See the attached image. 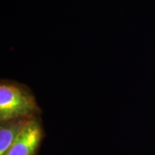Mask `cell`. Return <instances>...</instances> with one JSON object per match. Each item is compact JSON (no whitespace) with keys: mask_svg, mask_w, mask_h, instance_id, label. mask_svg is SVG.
I'll list each match as a JSON object with an SVG mask.
<instances>
[{"mask_svg":"<svg viewBox=\"0 0 155 155\" xmlns=\"http://www.w3.org/2000/svg\"><path fill=\"white\" fill-rule=\"evenodd\" d=\"M41 108L26 84L2 79L0 83V122L21 117H36Z\"/></svg>","mask_w":155,"mask_h":155,"instance_id":"obj_1","label":"cell"},{"mask_svg":"<svg viewBox=\"0 0 155 155\" xmlns=\"http://www.w3.org/2000/svg\"><path fill=\"white\" fill-rule=\"evenodd\" d=\"M35 118L21 117L0 122V155H3L9 149L17 136Z\"/></svg>","mask_w":155,"mask_h":155,"instance_id":"obj_3","label":"cell"},{"mask_svg":"<svg viewBox=\"0 0 155 155\" xmlns=\"http://www.w3.org/2000/svg\"><path fill=\"white\" fill-rule=\"evenodd\" d=\"M45 137L42 121L35 117L3 155H37Z\"/></svg>","mask_w":155,"mask_h":155,"instance_id":"obj_2","label":"cell"}]
</instances>
